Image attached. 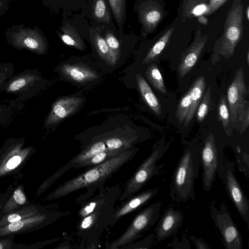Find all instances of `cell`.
Returning <instances> with one entry per match:
<instances>
[{
	"label": "cell",
	"instance_id": "cell-1",
	"mask_svg": "<svg viewBox=\"0 0 249 249\" xmlns=\"http://www.w3.org/2000/svg\"><path fill=\"white\" fill-rule=\"evenodd\" d=\"M98 192L82 202L78 213L76 235L86 241V249L99 247L103 233L110 227L115 205L122 193L120 187L105 186Z\"/></svg>",
	"mask_w": 249,
	"mask_h": 249
},
{
	"label": "cell",
	"instance_id": "cell-2",
	"mask_svg": "<svg viewBox=\"0 0 249 249\" xmlns=\"http://www.w3.org/2000/svg\"><path fill=\"white\" fill-rule=\"evenodd\" d=\"M131 147L123 153L104 162L88 167L87 170L59 185L45 198L51 201L62 197L82 189L85 192L75 201L81 203L91 197L95 192L125 163L131 160L138 152Z\"/></svg>",
	"mask_w": 249,
	"mask_h": 249
},
{
	"label": "cell",
	"instance_id": "cell-3",
	"mask_svg": "<svg viewBox=\"0 0 249 249\" xmlns=\"http://www.w3.org/2000/svg\"><path fill=\"white\" fill-rule=\"evenodd\" d=\"M200 150L186 147L174 171L170 185L169 196L177 202L195 199V183L200 165Z\"/></svg>",
	"mask_w": 249,
	"mask_h": 249
},
{
	"label": "cell",
	"instance_id": "cell-4",
	"mask_svg": "<svg viewBox=\"0 0 249 249\" xmlns=\"http://www.w3.org/2000/svg\"><path fill=\"white\" fill-rule=\"evenodd\" d=\"M244 6L241 0H233L228 12L221 36L215 42L212 61L221 56L228 58L232 56L237 45L243 36Z\"/></svg>",
	"mask_w": 249,
	"mask_h": 249
},
{
	"label": "cell",
	"instance_id": "cell-5",
	"mask_svg": "<svg viewBox=\"0 0 249 249\" xmlns=\"http://www.w3.org/2000/svg\"><path fill=\"white\" fill-rule=\"evenodd\" d=\"M35 152L33 146H25L24 138L7 139L0 149V185L13 177H22V170Z\"/></svg>",
	"mask_w": 249,
	"mask_h": 249
},
{
	"label": "cell",
	"instance_id": "cell-6",
	"mask_svg": "<svg viewBox=\"0 0 249 249\" xmlns=\"http://www.w3.org/2000/svg\"><path fill=\"white\" fill-rule=\"evenodd\" d=\"M168 144L160 142L153 149L149 156L138 168L133 176L126 182L118 200L124 201L140 191L154 176L160 174L163 164L158 162L164 155Z\"/></svg>",
	"mask_w": 249,
	"mask_h": 249
},
{
	"label": "cell",
	"instance_id": "cell-7",
	"mask_svg": "<svg viewBox=\"0 0 249 249\" xmlns=\"http://www.w3.org/2000/svg\"><path fill=\"white\" fill-rule=\"evenodd\" d=\"M161 205V201L156 202L141 211L135 216L126 230L119 237L107 245L106 249H122L141 238L158 221Z\"/></svg>",
	"mask_w": 249,
	"mask_h": 249
},
{
	"label": "cell",
	"instance_id": "cell-8",
	"mask_svg": "<svg viewBox=\"0 0 249 249\" xmlns=\"http://www.w3.org/2000/svg\"><path fill=\"white\" fill-rule=\"evenodd\" d=\"M200 157L202 167V187L205 192H209L212 189L216 175L220 177L224 162L222 149L217 144L213 133H210L205 138Z\"/></svg>",
	"mask_w": 249,
	"mask_h": 249
},
{
	"label": "cell",
	"instance_id": "cell-9",
	"mask_svg": "<svg viewBox=\"0 0 249 249\" xmlns=\"http://www.w3.org/2000/svg\"><path fill=\"white\" fill-rule=\"evenodd\" d=\"M7 43L18 50H26L38 55L47 53L48 43L37 27H27L24 24L13 25L5 32Z\"/></svg>",
	"mask_w": 249,
	"mask_h": 249
},
{
	"label": "cell",
	"instance_id": "cell-10",
	"mask_svg": "<svg viewBox=\"0 0 249 249\" xmlns=\"http://www.w3.org/2000/svg\"><path fill=\"white\" fill-rule=\"evenodd\" d=\"M210 207V217L221 236L225 249H242V235L226 205L221 204L217 208L214 202H212Z\"/></svg>",
	"mask_w": 249,
	"mask_h": 249
},
{
	"label": "cell",
	"instance_id": "cell-11",
	"mask_svg": "<svg viewBox=\"0 0 249 249\" xmlns=\"http://www.w3.org/2000/svg\"><path fill=\"white\" fill-rule=\"evenodd\" d=\"M249 90L242 68L236 72L227 92V102L230 121L233 127L238 120L241 121L247 108L249 107L247 99Z\"/></svg>",
	"mask_w": 249,
	"mask_h": 249
},
{
	"label": "cell",
	"instance_id": "cell-12",
	"mask_svg": "<svg viewBox=\"0 0 249 249\" xmlns=\"http://www.w3.org/2000/svg\"><path fill=\"white\" fill-rule=\"evenodd\" d=\"M70 212L49 210L0 227V238L27 233L40 230L68 215Z\"/></svg>",
	"mask_w": 249,
	"mask_h": 249
},
{
	"label": "cell",
	"instance_id": "cell-13",
	"mask_svg": "<svg viewBox=\"0 0 249 249\" xmlns=\"http://www.w3.org/2000/svg\"><path fill=\"white\" fill-rule=\"evenodd\" d=\"M230 199L244 221L249 225V200L244 193L235 176L234 163L229 159L224 160L220 177Z\"/></svg>",
	"mask_w": 249,
	"mask_h": 249
},
{
	"label": "cell",
	"instance_id": "cell-14",
	"mask_svg": "<svg viewBox=\"0 0 249 249\" xmlns=\"http://www.w3.org/2000/svg\"><path fill=\"white\" fill-rule=\"evenodd\" d=\"M136 12L142 25V35L147 36L155 32L163 19V9L156 0H144L139 2Z\"/></svg>",
	"mask_w": 249,
	"mask_h": 249
},
{
	"label": "cell",
	"instance_id": "cell-15",
	"mask_svg": "<svg viewBox=\"0 0 249 249\" xmlns=\"http://www.w3.org/2000/svg\"><path fill=\"white\" fill-rule=\"evenodd\" d=\"M84 99L76 96H66L57 99L52 105L44 126L51 128L75 113L83 104Z\"/></svg>",
	"mask_w": 249,
	"mask_h": 249
},
{
	"label": "cell",
	"instance_id": "cell-16",
	"mask_svg": "<svg viewBox=\"0 0 249 249\" xmlns=\"http://www.w3.org/2000/svg\"><path fill=\"white\" fill-rule=\"evenodd\" d=\"M207 39V36L202 34L200 28L195 31L193 41L181 54L178 67V72L180 78L185 76L195 66L206 44Z\"/></svg>",
	"mask_w": 249,
	"mask_h": 249
},
{
	"label": "cell",
	"instance_id": "cell-17",
	"mask_svg": "<svg viewBox=\"0 0 249 249\" xmlns=\"http://www.w3.org/2000/svg\"><path fill=\"white\" fill-rule=\"evenodd\" d=\"M183 212L180 210L168 207L166 209L155 230L154 236L157 242L175 235L182 226Z\"/></svg>",
	"mask_w": 249,
	"mask_h": 249
},
{
	"label": "cell",
	"instance_id": "cell-18",
	"mask_svg": "<svg viewBox=\"0 0 249 249\" xmlns=\"http://www.w3.org/2000/svg\"><path fill=\"white\" fill-rule=\"evenodd\" d=\"M157 188H153L142 191L125 200L121 205L115 208L112 217L110 227H112L119 220L131 213L139 210L147 204L159 193Z\"/></svg>",
	"mask_w": 249,
	"mask_h": 249
},
{
	"label": "cell",
	"instance_id": "cell-19",
	"mask_svg": "<svg viewBox=\"0 0 249 249\" xmlns=\"http://www.w3.org/2000/svg\"><path fill=\"white\" fill-rule=\"evenodd\" d=\"M60 70L67 78L78 84H86L99 77L94 71L83 65L65 64Z\"/></svg>",
	"mask_w": 249,
	"mask_h": 249
},
{
	"label": "cell",
	"instance_id": "cell-20",
	"mask_svg": "<svg viewBox=\"0 0 249 249\" xmlns=\"http://www.w3.org/2000/svg\"><path fill=\"white\" fill-rule=\"evenodd\" d=\"M40 78V73L36 70H25L12 76L4 91L10 93L19 92L32 86Z\"/></svg>",
	"mask_w": 249,
	"mask_h": 249
},
{
	"label": "cell",
	"instance_id": "cell-21",
	"mask_svg": "<svg viewBox=\"0 0 249 249\" xmlns=\"http://www.w3.org/2000/svg\"><path fill=\"white\" fill-rule=\"evenodd\" d=\"M32 204L26 196L24 185L19 183L15 186L5 202L1 211L0 217Z\"/></svg>",
	"mask_w": 249,
	"mask_h": 249
},
{
	"label": "cell",
	"instance_id": "cell-22",
	"mask_svg": "<svg viewBox=\"0 0 249 249\" xmlns=\"http://www.w3.org/2000/svg\"><path fill=\"white\" fill-rule=\"evenodd\" d=\"M50 210L46 206L32 204L0 217V227L4 226L13 222L18 221Z\"/></svg>",
	"mask_w": 249,
	"mask_h": 249
},
{
	"label": "cell",
	"instance_id": "cell-23",
	"mask_svg": "<svg viewBox=\"0 0 249 249\" xmlns=\"http://www.w3.org/2000/svg\"><path fill=\"white\" fill-rule=\"evenodd\" d=\"M206 87L205 77L200 76L197 78L191 86V105L186 118L183 122L184 126H187L192 121L198 106L202 98Z\"/></svg>",
	"mask_w": 249,
	"mask_h": 249
},
{
	"label": "cell",
	"instance_id": "cell-24",
	"mask_svg": "<svg viewBox=\"0 0 249 249\" xmlns=\"http://www.w3.org/2000/svg\"><path fill=\"white\" fill-rule=\"evenodd\" d=\"M89 33L92 43L99 55L108 62L114 64L117 57L108 47L99 26L92 27Z\"/></svg>",
	"mask_w": 249,
	"mask_h": 249
},
{
	"label": "cell",
	"instance_id": "cell-25",
	"mask_svg": "<svg viewBox=\"0 0 249 249\" xmlns=\"http://www.w3.org/2000/svg\"><path fill=\"white\" fill-rule=\"evenodd\" d=\"M184 19H192L201 15L209 16L208 0H183L179 10Z\"/></svg>",
	"mask_w": 249,
	"mask_h": 249
},
{
	"label": "cell",
	"instance_id": "cell-26",
	"mask_svg": "<svg viewBox=\"0 0 249 249\" xmlns=\"http://www.w3.org/2000/svg\"><path fill=\"white\" fill-rule=\"evenodd\" d=\"M91 17L96 24H100L115 29L107 0H93L91 3Z\"/></svg>",
	"mask_w": 249,
	"mask_h": 249
},
{
	"label": "cell",
	"instance_id": "cell-27",
	"mask_svg": "<svg viewBox=\"0 0 249 249\" xmlns=\"http://www.w3.org/2000/svg\"><path fill=\"white\" fill-rule=\"evenodd\" d=\"M138 89L144 102L157 115L161 112V105L147 82L139 73L136 74Z\"/></svg>",
	"mask_w": 249,
	"mask_h": 249
},
{
	"label": "cell",
	"instance_id": "cell-28",
	"mask_svg": "<svg viewBox=\"0 0 249 249\" xmlns=\"http://www.w3.org/2000/svg\"><path fill=\"white\" fill-rule=\"evenodd\" d=\"M59 29L61 32L57 33L64 43L80 51L85 50V43L73 25L69 22L65 23Z\"/></svg>",
	"mask_w": 249,
	"mask_h": 249
},
{
	"label": "cell",
	"instance_id": "cell-29",
	"mask_svg": "<svg viewBox=\"0 0 249 249\" xmlns=\"http://www.w3.org/2000/svg\"><path fill=\"white\" fill-rule=\"evenodd\" d=\"M174 30V27H172L164 33L148 52L143 59V63L148 64L158 58L159 55L169 42Z\"/></svg>",
	"mask_w": 249,
	"mask_h": 249
},
{
	"label": "cell",
	"instance_id": "cell-30",
	"mask_svg": "<svg viewBox=\"0 0 249 249\" xmlns=\"http://www.w3.org/2000/svg\"><path fill=\"white\" fill-rule=\"evenodd\" d=\"M217 118V120L221 122L226 134L229 137L231 136L232 133V125L230 121L227 99L224 95H221L218 101Z\"/></svg>",
	"mask_w": 249,
	"mask_h": 249
},
{
	"label": "cell",
	"instance_id": "cell-31",
	"mask_svg": "<svg viewBox=\"0 0 249 249\" xmlns=\"http://www.w3.org/2000/svg\"><path fill=\"white\" fill-rule=\"evenodd\" d=\"M127 150V149H126ZM126 150H108L99 153L78 164L75 168L89 167L104 162L123 153Z\"/></svg>",
	"mask_w": 249,
	"mask_h": 249
},
{
	"label": "cell",
	"instance_id": "cell-32",
	"mask_svg": "<svg viewBox=\"0 0 249 249\" xmlns=\"http://www.w3.org/2000/svg\"><path fill=\"white\" fill-rule=\"evenodd\" d=\"M145 76L154 88L162 93H166L163 79L156 64L152 63L147 67Z\"/></svg>",
	"mask_w": 249,
	"mask_h": 249
},
{
	"label": "cell",
	"instance_id": "cell-33",
	"mask_svg": "<svg viewBox=\"0 0 249 249\" xmlns=\"http://www.w3.org/2000/svg\"><path fill=\"white\" fill-rule=\"evenodd\" d=\"M115 21L122 31L126 19V0H107Z\"/></svg>",
	"mask_w": 249,
	"mask_h": 249
},
{
	"label": "cell",
	"instance_id": "cell-34",
	"mask_svg": "<svg viewBox=\"0 0 249 249\" xmlns=\"http://www.w3.org/2000/svg\"><path fill=\"white\" fill-rule=\"evenodd\" d=\"M191 105V93L189 89L180 100L176 111V116L179 124L184 122Z\"/></svg>",
	"mask_w": 249,
	"mask_h": 249
},
{
	"label": "cell",
	"instance_id": "cell-35",
	"mask_svg": "<svg viewBox=\"0 0 249 249\" xmlns=\"http://www.w3.org/2000/svg\"><path fill=\"white\" fill-rule=\"evenodd\" d=\"M211 86H209L198 106V107L196 110V118L199 122L204 120L208 113L211 102Z\"/></svg>",
	"mask_w": 249,
	"mask_h": 249
},
{
	"label": "cell",
	"instance_id": "cell-36",
	"mask_svg": "<svg viewBox=\"0 0 249 249\" xmlns=\"http://www.w3.org/2000/svg\"><path fill=\"white\" fill-rule=\"evenodd\" d=\"M103 27L105 29V31L100 27L102 30L104 31V35L102 36L105 39L109 48L118 57L120 52V43L118 39L115 35V29L114 30L105 26Z\"/></svg>",
	"mask_w": 249,
	"mask_h": 249
},
{
	"label": "cell",
	"instance_id": "cell-37",
	"mask_svg": "<svg viewBox=\"0 0 249 249\" xmlns=\"http://www.w3.org/2000/svg\"><path fill=\"white\" fill-rule=\"evenodd\" d=\"M15 71L14 67L11 62L0 64V93L4 91L10 79Z\"/></svg>",
	"mask_w": 249,
	"mask_h": 249
},
{
	"label": "cell",
	"instance_id": "cell-38",
	"mask_svg": "<svg viewBox=\"0 0 249 249\" xmlns=\"http://www.w3.org/2000/svg\"><path fill=\"white\" fill-rule=\"evenodd\" d=\"M154 234L151 233L142 240L137 242L134 241L123 247L122 249H149L152 247L154 241Z\"/></svg>",
	"mask_w": 249,
	"mask_h": 249
},
{
	"label": "cell",
	"instance_id": "cell-39",
	"mask_svg": "<svg viewBox=\"0 0 249 249\" xmlns=\"http://www.w3.org/2000/svg\"><path fill=\"white\" fill-rule=\"evenodd\" d=\"M187 231H185L180 241L177 238H175L171 242L167 245V247L174 249H190L191 247L187 238Z\"/></svg>",
	"mask_w": 249,
	"mask_h": 249
},
{
	"label": "cell",
	"instance_id": "cell-40",
	"mask_svg": "<svg viewBox=\"0 0 249 249\" xmlns=\"http://www.w3.org/2000/svg\"><path fill=\"white\" fill-rule=\"evenodd\" d=\"M13 235L0 238V249H25L26 244L15 243Z\"/></svg>",
	"mask_w": 249,
	"mask_h": 249
},
{
	"label": "cell",
	"instance_id": "cell-41",
	"mask_svg": "<svg viewBox=\"0 0 249 249\" xmlns=\"http://www.w3.org/2000/svg\"><path fill=\"white\" fill-rule=\"evenodd\" d=\"M189 239L192 241L196 249H211V248L201 237H196L194 235H191L189 237Z\"/></svg>",
	"mask_w": 249,
	"mask_h": 249
},
{
	"label": "cell",
	"instance_id": "cell-42",
	"mask_svg": "<svg viewBox=\"0 0 249 249\" xmlns=\"http://www.w3.org/2000/svg\"><path fill=\"white\" fill-rule=\"evenodd\" d=\"M15 186L13 184H10L6 191L0 192V213L3 205L15 188Z\"/></svg>",
	"mask_w": 249,
	"mask_h": 249
},
{
	"label": "cell",
	"instance_id": "cell-43",
	"mask_svg": "<svg viewBox=\"0 0 249 249\" xmlns=\"http://www.w3.org/2000/svg\"><path fill=\"white\" fill-rule=\"evenodd\" d=\"M209 15L214 13L222 6L228 0H208Z\"/></svg>",
	"mask_w": 249,
	"mask_h": 249
},
{
	"label": "cell",
	"instance_id": "cell-44",
	"mask_svg": "<svg viewBox=\"0 0 249 249\" xmlns=\"http://www.w3.org/2000/svg\"><path fill=\"white\" fill-rule=\"evenodd\" d=\"M59 239L58 238H54L51 240H46L42 242H37L30 245H26L25 249H38L41 248L44 246L49 244L56 242Z\"/></svg>",
	"mask_w": 249,
	"mask_h": 249
},
{
	"label": "cell",
	"instance_id": "cell-45",
	"mask_svg": "<svg viewBox=\"0 0 249 249\" xmlns=\"http://www.w3.org/2000/svg\"><path fill=\"white\" fill-rule=\"evenodd\" d=\"M241 122L242 124L239 130L240 134H243L246 130L249 125V107L247 108Z\"/></svg>",
	"mask_w": 249,
	"mask_h": 249
},
{
	"label": "cell",
	"instance_id": "cell-46",
	"mask_svg": "<svg viewBox=\"0 0 249 249\" xmlns=\"http://www.w3.org/2000/svg\"><path fill=\"white\" fill-rule=\"evenodd\" d=\"M9 9V3L0 1V17L4 15Z\"/></svg>",
	"mask_w": 249,
	"mask_h": 249
},
{
	"label": "cell",
	"instance_id": "cell-47",
	"mask_svg": "<svg viewBox=\"0 0 249 249\" xmlns=\"http://www.w3.org/2000/svg\"><path fill=\"white\" fill-rule=\"evenodd\" d=\"M198 21L203 25H207L208 19L204 15H201L198 17Z\"/></svg>",
	"mask_w": 249,
	"mask_h": 249
},
{
	"label": "cell",
	"instance_id": "cell-48",
	"mask_svg": "<svg viewBox=\"0 0 249 249\" xmlns=\"http://www.w3.org/2000/svg\"><path fill=\"white\" fill-rule=\"evenodd\" d=\"M245 15L247 18V20L249 21V6H248L245 10Z\"/></svg>",
	"mask_w": 249,
	"mask_h": 249
},
{
	"label": "cell",
	"instance_id": "cell-49",
	"mask_svg": "<svg viewBox=\"0 0 249 249\" xmlns=\"http://www.w3.org/2000/svg\"><path fill=\"white\" fill-rule=\"evenodd\" d=\"M246 61L248 64H249V50H248L246 55Z\"/></svg>",
	"mask_w": 249,
	"mask_h": 249
},
{
	"label": "cell",
	"instance_id": "cell-50",
	"mask_svg": "<svg viewBox=\"0 0 249 249\" xmlns=\"http://www.w3.org/2000/svg\"><path fill=\"white\" fill-rule=\"evenodd\" d=\"M15 0H0V1H3L8 3H9L10 2L14 1Z\"/></svg>",
	"mask_w": 249,
	"mask_h": 249
},
{
	"label": "cell",
	"instance_id": "cell-51",
	"mask_svg": "<svg viewBox=\"0 0 249 249\" xmlns=\"http://www.w3.org/2000/svg\"><path fill=\"white\" fill-rule=\"evenodd\" d=\"M49 0H43V2L44 4H46Z\"/></svg>",
	"mask_w": 249,
	"mask_h": 249
}]
</instances>
